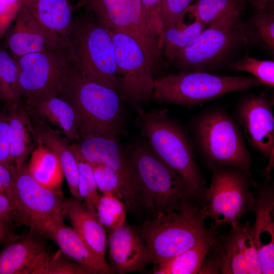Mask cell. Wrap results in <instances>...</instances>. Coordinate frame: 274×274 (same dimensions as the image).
Listing matches in <instances>:
<instances>
[{
	"label": "cell",
	"instance_id": "25",
	"mask_svg": "<svg viewBox=\"0 0 274 274\" xmlns=\"http://www.w3.org/2000/svg\"><path fill=\"white\" fill-rule=\"evenodd\" d=\"M35 129L38 141L44 144L57 156L73 198L81 200L78 192V165L71 142L63 136L49 130L41 123Z\"/></svg>",
	"mask_w": 274,
	"mask_h": 274
},
{
	"label": "cell",
	"instance_id": "19",
	"mask_svg": "<svg viewBox=\"0 0 274 274\" xmlns=\"http://www.w3.org/2000/svg\"><path fill=\"white\" fill-rule=\"evenodd\" d=\"M68 258L90 270L92 274H111L106 260L97 254L72 227L59 222L51 225L46 234Z\"/></svg>",
	"mask_w": 274,
	"mask_h": 274
},
{
	"label": "cell",
	"instance_id": "17",
	"mask_svg": "<svg viewBox=\"0 0 274 274\" xmlns=\"http://www.w3.org/2000/svg\"><path fill=\"white\" fill-rule=\"evenodd\" d=\"M107 244L113 273L142 271L151 263L148 248L139 231L126 222L110 232Z\"/></svg>",
	"mask_w": 274,
	"mask_h": 274
},
{
	"label": "cell",
	"instance_id": "14",
	"mask_svg": "<svg viewBox=\"0 0 274 274\" xmlns=\"http://www.w3.org/2000/svg\"><path fill=\"white\" fill-rule=\"evenodd\" d=\"M236 120L250 146L268 161L264 175H270L274 163V115L265 96L249 94L236 108Z\"/></svg>",
	"mask_w": 274,
	"mask_h": 274
},
{
	"label": "cell",
	"instance_id": "23",
	"mask_svg": "<svg viewBox=\"0 0 274 274\" xmlns=\"http://www.w3.org/2000/svg\"><path fill=\"white\" fill-rule=\"evenodd\" d=\"M13 22L7 44L14 58L47 49L40 26L24 4Z\"/></svg>",
	"mask_w": 274,
	"mask_h": 274
},
{
	"label": "cell",
	"instance_id": "21",
	"mask_svg": "<svg viewBox=\"0 0 274 274\" xmlns=\"http://www.w3.org/2000/svg\"><path fill=\"white\" fill-rule=\"evenodd\" d=\"M7 116L11 133V158L15 170H18L37 145V136L28 109L19 101L9 105Z\"/></svg>",
	"mask_w": 274,
	"mask_h": 274
},
{
	"label": "cell",
	"instance_id": "6",
	"mask_svg": "<svg viewBox=\"0 0 274 274\" xmlns=\"http://www.w3.org/2000/svg\"><path fill=\"white\" fill-rule=\"evenodd\" d=\"M65 53L81 75L118 92V78L111 35L95 18H74Z\"/></svg>",
	"mask_w": 274,
	"mask_h": 274
},
{
	"label": "cell",
	"instance_id": "39",
	"mask_svg": "<svg viewBox=\"0 0 274 274\" xmlns=\"http://www.w3.org/2000/svg\"><path fill=\"white\" fill-rule=\"evenodd\" d=\"M164 29L182 22L192 0H161Z\"/></svg>",
	"mask_w": 274,
	"mask_h": 274
},
{
	"label": "cell",
	"instance_id": "20",
	"mask_svg": "<svg viewBox=\"0 0 274 274\" xmlns=\"http://www.w3.org/2000/svg\"><path fill=\"white\" fill-rule=\"evenodd\" d=\"M64 212L72 227L97 254L105 258L106 231L96 210L89 209L81 200L64 198Z\"/></svg>",
	"mask_w": 274,
	"mask_h": 274
},
{
	"label": "cell",
	"instance_id": "29",
	"mask_svg": "<svg viewBox=\"0 0 274 274\" xmlns=\"http://www.w3.org/2000/svg\"><path fill=\"white\" fill-rule=\"evenodd\" d=\"M91 165L98 190L101 194L110 193L117 197L124 203L127 211L133 214L142 213L138 198L117 173L103 164Z\"/></svg>",
	"mask_w": 274,
	"mask_h": 274
},
{
	"label": "cell",
	"instance_id": "26",
	"mask_svg": "<svg viewBox=\"0 0 274 274\" xmlns=\"http://www.w3.org/2000/svg\"><path fill=\"white\" fill-rule=\"evenodd\" d=\"M245 5L241 0H197L186 12H191L206 26H229L241 20Z\"/></svg>",
	"mask_w": 274,
	"mask_h": 274
},
{
	"label": "cell",
	"instance_id": "16",
	"mask_svg": "<svg viewBox=\"0 0 274 274\" xmlns=\"http://www.w3.org/2000/svg\"><path fill=\"white\" fill-rule=\"evenodd\" d=\"M40 26L47 49L65 53L71 32L73 10L68 0H23Z\"/></svg>",
	"mask_w": 274,
	"mask_h": 274
},
{
	"label": "cell",
	"instance_id": "13",
	"mask_svg": "<svg viewBox=\"0 0 274 274\" xmlns=\"http://www.w3.org/2000/svg\"><path fill=\"white\" fill-rule=\"evenodd\" d=\"M15 58L19 70L21 97L29 109L57 96L71 64L65 52L46 49Z\"/></svg>",
	"mask_w": 274,
	"mask_h": 274
},
{
	"label": "cell",
	"instance_id": "28",
	"mask_svg": "<svg viewBox=\"0 0 274 274\" xmlns=\"http://www.w3.org/2000/svg\"><path fill=\"white\" fill-rule=\"evenodd\" d=\"M219 229L213 223L197 244L169 260L155 266V274H196Z\"/></svg>",
	"mask_w": 274,
	"mask_h": 274
},
{
	"label": "cell",
	"instance_id": "2",
	"mask_svg": "<svg viewBox=\"0 0 274 274\" xmlns=\"http://www.w3.org/2000/svg\"><path fill=\"white\" fill-rule=\"evenodd\" d=\"M136 123L153 151L201 201L207 182L195 162L193 143L186 130L165 109L138 108Z\"/></svg>",
	"mask_w": 274,
	"mask_h": 274
},
{
	"label": "cell",
	"instance_id": "42",
	"mask_svg": "<svg viewBox=\"0 0 274 274\" xmlns=\"http://www.w3.org/2000/svg\"><path fill=\"white\" fill-rule=\"evenodd\" d=\"M23 0H0V40L13 23Z\"/></svg>",
	"mask_w": 274,
	"mask_h": 274
},
{
	"label": "cell",
	"instance_id": "32",
	"mask_svg": "<svg viewBox=\"0 0 274 274\" xmlns=\"http://www.w3.org/2000/svg\"><path fill=\"white\" fill-rule=\"evenodd\" d=\"M0 96L9 105L21 97L19 70L15 58L0 46Z\"/></svg>",
	"mask_w": 274,
	"mask_h": 274
},
{
	"label": "cell",
	"instance_id": "10",
	"mask_svg": "<svg viewBox=\"0 0 274 274\" xmlns=\"http://www.w3.org/2000/svg\"><path fill=\"white\" fill-rule=\"evenodd\" d=\"M78 7L86 8L108 29L127 35L141 46L157 71L162 49L158 37L147 23L141 0H79Z\"/></svg>",
	"mask_w": 274,
	"mask_h": 274
},
{
	"label": "cell",
	"instance_id": "40",
	"mask_svg": "<svg viewBox=\"0 0 274 274\" xmlns=\"http://www.w3.org/2000/svg\"><path fill=\"white\" fill-rule=\"evenodd\" d=\"M148 25L158 37L162 49L164 32L161 0H141Z\"/></svg>",
	"mask_w": 274,
	"mask_h": 274
},
{
	"label": "cell",
	"instance_id": "41",
	"mask_svg": "<svg viewBox=\"0 0 274 274\" xmlns=\"http://www.w3.org/2000/svg\"><path fill=\"white\" fill-rule=\"evenodd\" d=\"M11 133L7 113L0 112V163L12 173L15 170L11 158Z\"/></svg>",
	"mask_w": 274,
	"mask_h": 274
},
{
	"label": "cell",
	"instance_id": "15",
	"mask_svg": "<svg viewBox=\"0 0 274 274\" xmlns=\"http://www.w3.org/2000/svg\"><path fill=\"white\" fill-rule=\"evenodd\" d=\"M116 139L112 136L88 134L81 136L75 143L89 162L106 165L117 173L140 203L137 174L127 151L121 148Z\"/></svg>",
	"mask_w": 274,
	"mask_h": 274
},
{
	"label": "cell",
	"instance_id": "34",
	"mask_svg": "<svg viewBox=\"0 0 274 274\" xmlns=\"http://www.w3.org/2000/svg\"><path fill=\"white\" fill-rule=\"evenodd\" d=\"M221 247L220 273L249 274L245 259L238 247L232 228L226 234H219Z\"/></svg>",
	"mask_w": 274,
	"mask_h": 274
},
{
	"label": "cell",
	"instance_id": "33",
	"mask_svg": "<svg viewBox=\"0 0 274 274\" xmlns=\"http://www.w3.org/2000/svg\"><path fill=\"white\" fill-rule=\"evenodd\" d=\"M71 145L78 165V192L81 201L89 209L96 210L100 195L92 165L81 155L75 143H71Z\"/></svg>",
	"mask_w": 274,
	"mask_h": 274
},
{
	"label": "cell",
	"instance_id": "36",
	"mask_svg": "<svg viewBox=\"0 0 274 274\" xmlns=\"http://www.w3.org/2000/svg\"><path fill=\"white\" fill-rule=\"evenodd\" d=\"M251 224L248 221L239 223L233 229L237 245L247 263L249 274H262L256 243L251 231Z\"/></svg>",
	"mask_w": 274,
	"mask_h": 274
},
{
	"label": "cell",
	"instance_id": "46",
	"mask_svg": "<svg viewBox=\"0 0 274 274\" xmlns=\"http://www.w3.org/2000/svg\"><path fill=\"white\" fill-rule=\"evenodd\" d=\"M11 225L0 217V244L6 243L14 235L11 231Z\"/></svg>",
	"mask_w": 274,
	"mask_h": 274
},
{
	"label": "cell",
	"instance_id": "18",
	"mask_svg": "<svg viewBox=\"0 0 274 274\" xmlns=\"http://www.w3.org/2000/svg\"><path fill=\"white\" fill-rule=\"evenodd\" d=\"M266 176L255 197V221L251 231L256 243L262 274L274 273V189Z\"/></svg>",
	"mask_w": 274,
	"mask_h": 274
},
{
	"label": "cell",
	"instance_id": "43",
	"mask_svg": "<svg viewBox=\"0 0 274 274\" xmlns=\"http://www.w3.org/2000/svg\"><path fill=\"white\" fill-rule=\"evenodd\" d=\"M15 192V183L13 173L8 167L0 163V193L6 196L14 207Z\"/></svg>",
	"mask_w": 274,
	"mask_h": 274
},
{
	"label": "cell",
	"instance_id": "35",
	"mask_svg": "<svg viewBox=\"0 0 274 274\" xmlns=\"http://www.w3.org/2000/svg\"><path fill=\"white\" fill-rule=\"evenodd\" d=\"M98 220L106 231H112L126 222L127 209L124 203L110 193L100 195L96 207Z\"/></svg>",
	"mask_w": 274,
	"mask_h": 274
},
{
	"label": "cell",
	"instance_id": "3",
	"mask_svg": "<svg viewBox=\"0 0 274 274\" xmlns=\"http://www.w3.org/2000/svg\"><path fill=\"white\" fill-rule=\"evenodd\" d=\"M126 151L139 179L142 213L148 215V219L179 210L192 200L200 201L184 179L155 154L146 141L131 143Z\"/></svg>",
	"mask_w": 274,
	"mask_h": 274
},
{
	"label": "cell",
	"instance_id": "5",
	"mask_svg": "<svg viewBox=\"0 0 274 274\" xmlns=\"http://www.w3.org/2000/svg\"><path fill=\"white\" fill-rule=\"evenodd\" d=\"M206 217L201 202L194 200L179 210L146 219L138 231L151 262L160 264L199 243L208 232Z\"/></svg>",
	"mask_w": 274,
	"mask_h": 274
},
{
	"label": "cell",
	"instance_id": "47",
	"mask_svg": "<svg viewBox=\"0 0 274 274\" xmlns=\"http://www.w3.org/2000/svg\"><path fill=\"white\" fill-rule=\"evenodd\" d=\"M196 1H197V0H192V3L195 2Z\"/></svg>",
	"mask_w": 274,
	"mask_h": 274
},
{
	"label": "cell",
	"instance_id": "11",
	"mask_svg": "<svg viewBox=\"0 0 274 274\" xmlns=\"http://www.w3.org/2000/svg\"><path fill=\"white\" fill-rule=\"evenodd\" d=\"M13 175L17 223L26 226L38 235L45 236L51 225L63 221L64 198L62 193L39 184L24 165Z\"/></svg>",
	"mask_w": 274,
	"mask_h": 274
},
{
	"label": "cell",
	"instance_id": "31",
	"mask_svg": "<svg viewBox=\"0 0 274 274\" xmlns=\"http://www.w3.org/2000/svg\"><path fill=\"white\" fill-rule=\"evenodd\" d=\"M206 27L195 18L192 23L184 26L175 25L165 28L162 40V50L164 55L170 59L191 45Z\"/></svg>",
	"mask_w": 274,
	"mask_h": 274
},
{
	"label": "cell",
	"instance_id": "12",
	"mask_svg": "<svg viewBox=\"0 0 274 274\" xmlns=\"http://www.w3.org/2000/svg\"><path fill=\"white\" fill-rule=\"evenodd\" d=\"M109 30L113 41L120 97L134 107L148 102L152 98L154 78L145 52L131 37Z\"/></svg>",
	"mask_w": 274,
	"mask_h": 274
},
{
	"label": "cell",
	"instance_id": "24",
	"mask_svg": "<svg viewBox=\"0 0 274 274\" xmlns=\"http://www.w3.org/2000/svg\"><path fill=\"white\" fill-rule=\"evenodd\" d=\"M30 231L29 235L14 236L0 252V274H24L35 258L46 248Z\"/></svg>",
	"mask_w": 274,
	"mask_h": 274
},
{
	"label": "cell",
	"instance_id": "22",
	"mask_svg": "<svg viewBox=\"0 0 274 274\" xmlns=\"http://www.w3.org/2000/svg\"><path fill=\"white\" fill-rule=\"evenodd\" d=\"M40 123L49 130L63 136L71 143L80 138L75 112L66 101L58 96L46 99L31 109Z\"/></svg>",
	"mask_w": 274,
	"mask_h": 274
},
{
	"label": "cell",
	"instance_id": "48",
	"mask_svg": "<svg viewBox=\"0 0 274 274\" xmlns=\"http://www.w3.org/2000/svg\"><path fill=\"white\" fill-rule=\"evenodd\" d=\"M0 99H2L1 97V96H0Z\"/></svg>",
	"mask_w": 274,
	"mask_h": 274
},
{
	"label": "cell",
	"instance_id": "45",
	"mask_svg": "<svg viewBox=\"0 0 274 274\" xmlns=\"http://www.w3.org/2000/svg\"><path fill=\"white\" fill-rule=\"evenodd\" d=\"M245 5L250 4L256 12L269 9L273 5L274 0H241Z\"/></svg>",
	"mask_w": 274,
	"mask_h": 274
},
{
	"label": "cell",
	"instance_id": "27",
	"mask_svg": "<svg viewBox=\"0 0 274 274\" xmlns=\"http://www.w3.org/2000/svg\"><path fill=\"white\" fill-rule=\"evenodd\" d=\"M26 168L29 174L39 184L62 193L64 175L61 165L54 152L42 143L38 141Z\"/></svg>",
	"mask_w": 274,
	"mask_h": 274
},
{
	"label": "cell",
	"instance_id": "30",
	"mask_svg": "<svg viewBox=\"0 0 274 274\" xmlns=\"http://www.w3.org/2000/svg\"><path fill=\"white\" fill-rule=\"evenodd\" d=\"M24 274H92L59 250L51 253L46 249L27 267Z\"/></svg>",
	"mask_w": 274,
	"mask_h": 274
},
{
	"label": "cell",
	"instance_id": "38",
	"mask_svg": "<svg viewBox=\"0 0 274 274\" xmlns=\"http://www.w3.org/2000/svg\"><path fill=\"white\" fill-rule=\"evenodd\" d=\"M253 29H250L253 37L256 36L264 45L273 50L274 48V13L266 10L256 12L251 18Z\"/></svg>",
	"mask_w": 274,
	"mask_h": 274
},
{
	"label": "cell",
	"instance_id": "1",
	"mask_svg": "<svg viewBox=\"0 0 274 274\" xmlns=\"http://www.w3.org/2000/svg\"><path fill=\"white\" fill-rule=\"evenodd\" d=\"M57 96L73 107L80 138L88 134L117 138L125 133V110L118 92L85 77L71 63Z\"/></svg>",
	"mask_w": 274,
	"mask_h": 274
},
{
	"label": "cell",
	"instance_id": "7",
	"mask_svg": "<svg viewBox=\"0 0 274 274\" xmlns=\"http://www.w3.org/2000/svg\"><path fill=\"white\" fill-rule=\"evenodd\" d=\"M264 86L254 77L186 71L154 79L152 98L159 103L192 107L227 93Z\"/></svg>",
	"mask_w": 274,
	"mask_h": 274
},
{
	"label": "cell",
	"instance_id": "4",
	"mask_svg": "<svg viewBox=\"0 0 274 274\" xmlns=\"http://www.w3.org/2000/svg\"><path fill=\"white\" fill-rule=\"evenodd\" d=\"M194 149L204 166L241 169L252 176V160L242 129L236 121L223 109H208L191 123Z\"/></svg>",
	"mask_w": 274,
	"mask_h": 274
},
{
	"label": "cell",
	"instance_id": "8",
	"mask_svg": "<svg viewBox=\"0 0 274 274\" xmlns=\"http://www.w3.org/2000/svg\"><path fill=\"white\" fill-rule=\"evenodd\" d=\"M210 170V184L201 198L205 214L217 228H233L245 215L254 212L256 198L250 186L256 183L252 176L236 167L217 166Z\"/></svg>",
	"mask_w": 274,
	"mask_h": 274
},
{
	"label": "cell",
	"instance_id": "44",
	"mask_svg": "<svg viewBox=\"0 0 274 274\" xmlns=\"http://www.w3.org/2000/svg\"><path fill=\"white\" fill-rule=\"evenodd\" d=\"M0 217L10 225L17 223V215L14 206L10 200L0 193Z\"/></svg>",
	"mask_w": 274,
	"mask_h": 274
},
{
	"label": "cell",
	"instance_id": "9",
	"mask_svg": "<svg viewBox=\"0 0 274 274\" xmlns=\"http://www.w3.org/2000/svg\"><path fill=\"white\" fill-rule=\"evenodd\" d=\"M253 39L248 26L241 20L230 26H209L169 60L184 71L206 72L220 66Z\"/></svg>",
	"mask_w": 274,
	"mask_h": 274
},
{
	"label": "cell",
	"instance_id": "37",
	"mask_svg": "<svg viewBox=\"0 0 274 274\" xmlns=\"http://www.w3.org/2000/svg\"><path fill=\"white\" fill-rule=\"evenodd\" d=\"M231 67L235 71L245 72L261 81L264 86H274V61L261 60L245 55L232 62Z\"/></svg>",
	"mask_w": 274,
	"mask_h": 274
}]
</instances>
